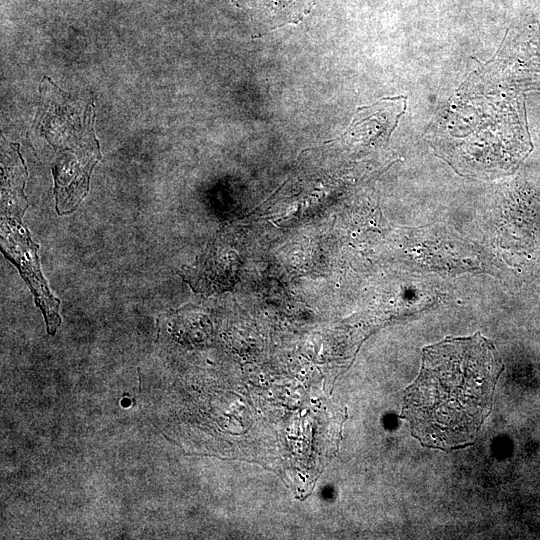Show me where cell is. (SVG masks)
Wrapping results in <instances>:
<instances>
[{"mask_svg": "<svg viewBox=\"0 0 540 540\" xmlns=\"http://www.w3.org/2000/svg\"><path fill=\"white\" fill-rule=\"evenodd\" d=\"M503 370L493 343L480 332L425 347L403 401L402 417L413 437L440 450L471 445L491 411Z\"/></svg>", "mask_w": 540, "mask_h": 540, "instance_id": "cell-1", "label": "cell"}]
</instances>
